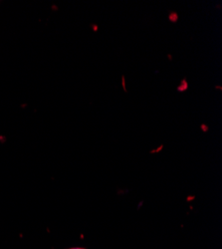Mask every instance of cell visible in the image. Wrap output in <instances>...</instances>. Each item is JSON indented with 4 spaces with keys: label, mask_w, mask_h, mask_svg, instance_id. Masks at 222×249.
Here are the masks:
<instances>
[{
    "label": "cell",
    "mask_w": 222,
    "mask_h": 249,
    "mask_svg": "<svg viewBox=\"0 0 222 249\" xmlns=\"http://www.w3.org/2000/svg\"><path fill=\"white\" fill-rule=\"evenodd\" d=\"M188 83L187 79L185 78V79L181 80L179 86L177 87V91H178V92H180V93H183V92L188 91Z\"/></svg>",
    "instance_id": "obj_1"
},
{
    "label": "cell",
    "mask_w": 222,
    "mask_h": 249,
    "mask_svg": "<svg viewBox=\"0 0 222 249\" xmlns=\"http://www.w3.org/2000/svg\"><path fill=\"white\" fill-rule=\"evenodd\" d=\"M169 20L172 23H176L177 20H178V14L175 11H171L169 14Z\"/></svg>",
    "instance_id": "obj_2"
},
{
    "label": "cell",
    "mask_w": 222,
    "mask_h": 249,
    "mask_svg": "<svg viewBox=\"0 0 222 249\" xmlns=\"http://www.w3.org/2000/svg\"><path fill=\"white\" fill-rule=\"evenodd\" d=\"M200 128H201V129H203V131H204L205 133L208 131V126H206V124H201V126H200Z\"/></svg>",
    "instance_id": "obj_3"
},
{
    "label": "cell",
    "mask_w": 222,
    "mask_h": 249,
    "mask_svg": "<svg viewBox=\"0 0 222 249\" xmlns=\"http://www.w3.org/2000/svg\"><path fill=\"white\" fill-rule=\"evenodd\" d=\"M122 82H123V84H122V85H123V88H124L125 92H128V91H127V89H126V83H125V77H124V76L122 77Z\"/></svg>",
    "instance_id": "obj_4"
},
{
    "label": "cell",
    "mask_w": 222,
    "mask_h": 249,
    "mask_svg": "<svg viewBox=\"0 0 222 249\" xmlns=\"http://www.w3.org/2000/svg\"><path fill=\"white\" fill-rule=\"evenodd\" d=\"M91 27H92V29H93L95 32H97V31H98V25H95V24H91Z\"/></svg>",
    "instance_id": "obj_5"
},
{
    "label": "cell",
    "mask_w": 222,
    "mask_h": 249,
    "mask_svg": "<svg viewBox=\"0 0 222 249\" xmlns=\"http://www.w3.org/2000/svg\"><path fill=\"white\" fill-rule=\"evenodd\" d=\"M69 249H85V248H81V247H74V248H69Z\"/></svg>",
    "instance_id": "obj_6"
}]
</instances>
